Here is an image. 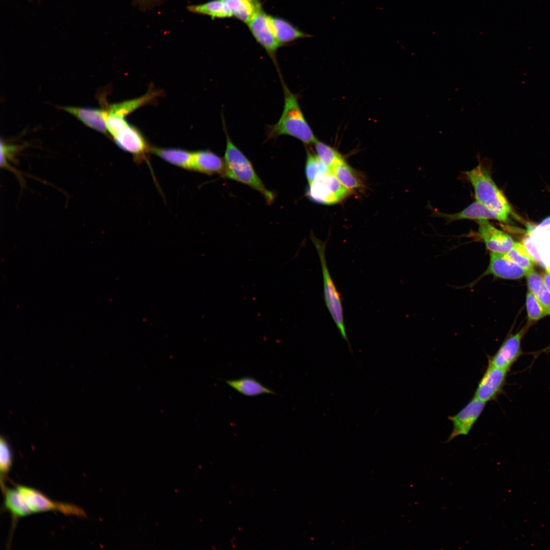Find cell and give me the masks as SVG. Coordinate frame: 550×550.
I'll use <instances>...</instances> for the list:
<instances>
[{"instance_id": "cell-1", "label": "cell", "mask_w": 550, "mask_h": 550, "mask_svg": "<svg viewBox=\"0 0 550 550\" xmlns=\"http://www.w3.org/2000/svg\"><path fill=\"white\" fill-rule=\"evenodd\" d=\"M283 87V111L278 121L267 127V139L285 135L294 137L306 145L314 144L318 140L301 110L297 96L291 92L285 84Z\"/></svg>"}, {"instance_id": "cell-2", "label": "cell", "mask_w": 550, "mask_h": 550, "mask_svg": "<svg viewBox=\"0 0 550 550\" xmlns=\"http://www.w3.org/2000/svg\"><path fill=\"white\" fill-rule=\"evenodd\" d=\"M226 134L225 170L223 176L248 185L259 191L268 204H271L274 200V195L266 188L252 162L234 144L226 131Z\"/></svg>"}, {"instance_id": "cell-3", "label": "cell", "mask_w": 550, "mask_h": 550, "mask_svg": "<svg viewBox=\"0 0 550 550\" xmlns=\"http://www.w3.org/2000/svg\"><path fill=\"white\" fill-rule=\"evenodd\" d=\"M465 174L474 188L476 201L494 213L498 221H507L511 207L485 168L479 164Z\"/></svg>"}, {"instance_id": "cell-4", "label": "cell", "mask_w": 550, "mask_h": 550, "mask_svg": "<svg viewBox=\"0 0 550 550\" xmlns=\"http://www.w3.org/2000/svg\"><path fill=\"white\" fill-rule=\"evenodd\" d=\"M311 239L317 251L321 268L323 295L325 305L342 338L348 343L351 351L344 323L342 297L329 273L325 256L326 243L314 235Z\"/></svg>"}, {"instance_id": "cell-5", "label": "cell", "mask_w": 550, "mask_h": 550, "mask_svg": "<svg viewBox=\"0 0 550 550\" xmlns=\"http://www.w3.org/2000/svg\"><path fill=\"white\" fill-rule=\"evenodd\" d=\"M350 193L331 171L309 184L306 196L313 202L330 205L341 202Z\"/></svg>"}, {"instance_id": "cell-6", "label": "cell", "mask_w": 550, "mask_h": 550, "mask_svg": "<svg viewBox=\"0 0 550 550\" xmlns=\"http://www.w3.org/2000/svg\"><path fill=\"white\" fill-rule=\"evenodd\" d=\"M16 488L33 513L58 511L67 515L86 516L85 512L81 508L73 504L54 501L33 488L18 485Z\"/></svg>"}, {"instance_id": "cell-7", "label": "cell", "mask_w": 550, "mask_h": 550, "mask_svg": "<svg viewBox=\"0 0 550 550\" xmlns=\"http://www.w3.org/2000/svg\"><path fill=\"white\" fill-rule=\"evenodd\" d=\"M268 16L261 8L246 24L256 40L274 60L277 51L281 45L275 37Z\"/></svg>"}, {"instance_id": "cell-8", "label": "cell", "mask_w": 550, "mask_h": 550, "mask_svg": "<svg viewBox=\"0 0 550 550\" xmlns=\"http://www.w3.org/2000/svg\"><path fill=\"white\" fill-rule=\"evenodd\" d=\"M486 403L474 397L457 414L449 417L453 430L447 442L467 435L484 410Z\"/></svg>"}, {"instance_id": "cell-9", "label": "cell", "mask_w": 550, "mask_h": 550, "mask_svg": "<svg viewBox=\"0 0 550 550\" xmlns=\"http://www.w3.org/2000/svg\"><path fill=\"white\" fill-rule=\"evenodd\" d=\"M508 371L488 365L478 384L474 397L485 403L496 399L503 391Z\"/></svg>"}, {"instance_id": "cell-10", "label": "cell", "mask_w": 550, "mask_h": 550, "mask_svg": "<svg viewBox=\"0 0 550 550\" xmlns=\"http://www.w3.org/2000/svg\"><path fill=\"white\" fill-rule=\"evenodd\" d=\"M528 326L507 338L489 360L488 365L509 371L522 354L521 339Z\"/></svg>"}, {"instance_id": "cell-11", "label": "cell", "mask_w": 550, "mask_h": 550, "mask_svg": "<svg viewBox=\"0 0 550 550\" xmlns=\"http://www.w3.org/2000/svg\"><path fill=\"white\" fill-rule=\"evenodd\" d=\"M478 234L490 252L507 253L514 242L510 235L490 224L488 220L477 221Z\"/></svg>"}, {"instance_id": "cell-12", "label": "cell", "mask_w": 550, "mask_h": 550, "mask_svg": "<svg viewBox=\"0 0 550 550\" xmlns=\"http://www.w3.org/2000/svg\"><path fill=\"white\" fill-rule=\"evenodd\" d=\"M527 273V271L511 260L507 253L490 252L489 265L484 274L514 280L523 277Z\"/></svg>"}, {"instance_id": "cell-13", "label": "cell", "mask_w": 550, "mask_h": 550, "mask_svg": "<svg viewBox=\"0 0 550 550\" xmlns=\"http://www.w3.org/2000/svg\"><path fill=\"white\" fill-rule=\"evenodd\" d=\"M113 137L118 147L135 157H142L149 150L143 135L128 123Z\"/></svg>"}, {"instance_id": "cell-14", "label": "cell", "mask_w": 550, "mask_h": 550, "mask_svg": "<svg viewBox=\"0 0 550 550\" xmlns=\"http://www.w3.org/2000/svg\"><path fill=\"white\" fill-rule=\"evenodd\" d=\"M224 170V160L215 153L209 150L194 152L193 171L208 175L218 174L223 176Z\"/></svg>"}, {"instance_id": "cell-15", "label": "cell", "mask_w": 550, "mask_h": 550, "mask_svg": "<svg viewBox=\"0 0 550 550\" xmlns=\"http://www.w3.org/2000/svg\"><path fill=\"white\" fill-rule=\"evenodd\" d=\"M63 108L72 115L86 126L105 133V110L95 108L66 106Z\"/></svg>"}, {"instance_id": "cell-16", "label": "cell", "mask_w": 550, "mask_h": 550, "mask_svg": "<svg viewBox=\"0 0 550 550\" xmlns=\"http://www.w3.org/2000/svg\"><path fill=\"white\" fill-rule=\"evenodd\" d=\"M268 17L275 37L280 45L300 38L312 36L301 31L283 18L270 15Z\"/></svg>"}, {"instance_id": "cell-17", "label": "cell", "mask_w": 550, "mask_h": 550, "mask_svg": "<svg viewBox=\"0 0 550 550\" xmlns=\"http://www.w3.org/2000/svg\"><path fill=\"white\" fill-rule=\"evenodd\" d=\"M150 150L168 163L184 169L193 170L194 152L173 148L152 147Z\"/></svg>"}, {"instance_id": "cell-18", "label": "cell", "mask_w": 550, "mask_h": 550, "mask_svg": "<svg viewBox=\"0 0 550 550\" xmlns=\"http://www.w3.org/2000/svg\"><path fill=\"white\" fill-rule=\"evenodd\" d=\"M225 382L241 395L247 397H256L266 394H277L257 379L251 376L226 380Z\"/></svg>"}, {"instance_id": "cell-19", "label": "cell", "mask_w": 550, "mask_h": 550, "mask_svg": "<svg viewBox=\"0 0 550 550\" xmlns=\"http://www.w3.org/2000/svg\"><path fill=\"white\" fill-rule=\"evenodd\" d=\"M439 215L448 221L460 219H474L477 221L490 219L498 220V216L494 213L477 201L459 212L453 214L439 213Z\"/></svg>"}, {"instance_id": "cell-20", "label": "cell", "mask_w": 550, "mask_h": 550, "mask_svg": "<svg viewBox=\"0 0 550 550\" xmlns=\"http://www.w3.org/2000/svg\"><path fill=\"white\" fill-rule=\"evenodd\" d=\"M4 496V508L16 519L31 514L33 512L17 488L6 486L2 490Z\"/></svg>"}, {"instance_id": "cell-21", "label": "cell", "mask_w": 550, "mask_h": 550, "mask_svg": "<svg viewBox=\"0 0 550 550\" xmlns=\"http://www.w3.org/2000/svg\"><path fill=\"white\" fill-rule=\"evenodd\" d=\"M332 171L341 183L351 192L363 187L362 177L344 159L335 164Z\"/></svg>"}, {"instance_id": "cell-22", "label": "cell", "mask_w": 550, "mask_h": 550, "mask_svg": "<svg viewBox=\"0 0 550 550\" xmlns=\"http://www.w3.org/2000/svg\"><path fill=\"white\" fill-rule=\"evenodd\" d=\"M526 276L529 291L534 295L546 314H550V292L542 277L534 268L528 271Z\"/></svg>"}, {"instance_id": "cell-23", "label": "cell", "mask_w": 550, "mask_h": 550, "mask_svg": "<svg viewBox=\"0 0 550 550\" xmlns=\"http://www.w3.org/2000/svg\"><path fill=\"white\" fill-rule=\"evenodd\" d=\"M159 94V92L151 89L139 98L113 104L106 111L109 114L125 118L126 115L134 110L152 101Z\"/></svg>"}, {"instance_id": "cell-24", "label": "cell", "mask_w": 550, "mask_h": 550, "mask_svg": "<svg viewBox=\"0 0 550 550\" xmlns=\"http://www.w3.org/2000/svg\"><path fill=\"white\" fill-rule=\"evenodd\" d=\"M187 9L193 13L207 15L212 18L232 17L227 5L223 0H211L203 4L189 6Z\"/></svg>"}, {"instance_id": "cell-25", "label": "cell", "mask_w": 550, "mask_h": 550, "mask_svg": "<svg viewBox=\"0 0 550 550\" xmlns=\"http://www.w3.org/2000/svg\"><path fill=\"white\" fill-rule=\"evenodd\" d=\"M225 2L229 8L232 17H235L247 24L258 10L261 8L259 2L249 0H228Z\"/></svg>"}, {"instance_id": "cell-26", "label": "cell", "mask_w": 550, "mask_h": 550, "mask_svg": "<svg viewBox=\"0 0 550 550\" xmlns=\"http://www.w3.org/2000/svg\"><path fill=\"white\" fill-rule=\"evenodd\" d=\"M305 165V174L308 184H310L319 176L332 170L317 155L307 150Z\"/></svg>"}, {"instance_id": "cell-27", "label": "cell", "mask_w": 550, "mask_h": 550, "mask_svg": "<svg viewBox=\"0 0 550 550\" xmlns=\"http://www.w3.org/2000/svg\"><path fill=\"white\" fill-rule=\"evenodd\" d=\"M507 253L511 260L527 272L533 269L535 262L523 243L514 242L512 249Z\"/></svg>"}, {"instance_id": "cell-28", "label": "cell", "mask_w": 550, "mask_h": 550, "mask_svg": "<svg viewBox=\"0 0 550 550\" xmlns=\"http://www.w3.org/2000/svg\"><path fill=\"white\" fill-rule=\"evenodd\" d=\"M314 145L317 156L331 170L344 159L337 150L322 142L318 140Z\"/></svg>"}, {"instance_id": "cell-29", "label": "cell", "mask_w": 550, "mask_h": 550, "mask_svg": "<svg viewBox=\"0 0 550 550\" xmlns=\"http://www.w3.org/2000/svg\"><path fill=\"white\" fill-rule=\"evenodd\" d=\"M13 464V455L11 449L4 437L0 440V473L2 490L5 487V478L7 477Z\"/></svg>"}, {"instance_id": "cell-30", "label": "cell", "mask_w": 550, "mask_h": 550, "mask_svg": "<svg viewBox=\"0 0 550 550\" xmlns=\"http://www.w3.org/2000/svg\"><path fill=\"white\" fill-rule=\"evenodd\" d=\"M526 308L530 322L536 321L547 315L539 302L529 291L526 296Z\"/></svg>"}, {"instance_id": "cell-31", "label": "cell", "mask_w": 550, "mask_h": 550, "mask_svg": "<svg viewBox=\"0 0 550 550\" xmlns=\"http://www.w3.org/2000/svg\"><path fill=\"white\" fill-rule=\"evenodd\" d=\"M524 245L527 249V251L533 259L535 263L539 265L545 269L546 268V266L543 262L540 255L537 251V250L535 245L532 243L530 238H526L523 242Z\"/></svg>"}, {"instance_id": "cell-32", "label": "cell", "mask_w": 550, "mask_h": 550, "mask_svg": "<svg viewBox=\"0 0 550 550\" xmlns=\"http://www.w3.org/2000/svg\"><path fill=\"white\" fill-rule=\"evenodd\" d=\"M545 270L542 279L546 287L550 292V268H546Z\"/></svg>"}, {"instance_id": "cell-33", "label": "cell", "mask_w": 550, "mask_h": 550, "mask_svg": "<svg viewBox=\"0 0 550 550\" xmlns=\"http://www.w3.org/2000/svg\"><path fill=\"white\" fill-rule=\"evenodd\" d=\"M138 1L140 3H141L142 4H143L144 5H153V4L156 3V2H158V1H159V0H138Z\"/></svg>"}, {"instance_id": "cell-34", "label": "cell", "mask_w": 550, "mask_h": 550, "mask_svg": "<svg viewBox=\"0 0 550 550\" xmlns=\"http://www.w3.org/2000/svg\"><path fill=\"white\" fill-rule=\"evenodd\" d=\"M550 351V345L549 346H548L547 348H546L545 349H544L543 351L547 352V351Z\"/></svg>"}, {"instance_id": "cell-35", "label": "cell", "mask_w": 550, "mask_h": 550, "mask_svg": "<svg viewBox=\"0 0 550 550\" xmlns=\"http://www.w3.org/2000/svg\"><path fill=\"white\" fill-rule=\"evenodd\" d=\"M223 1H228V0H223ZM249 1H253V2H258V0H249Z\"/></svg>"}]
</instances>
